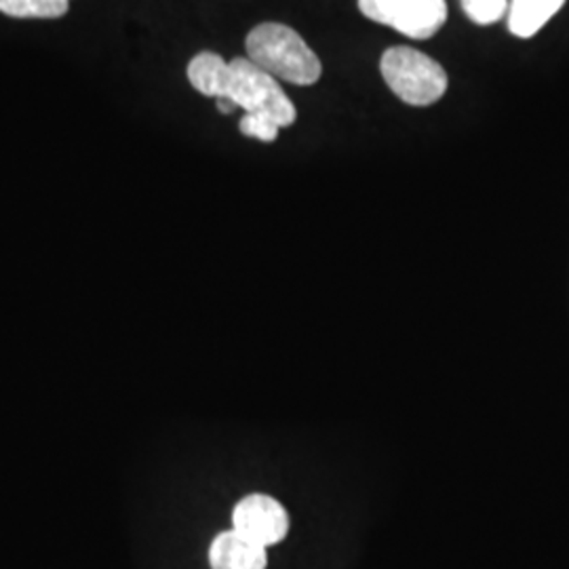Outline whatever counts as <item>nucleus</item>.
Segmentation results:
<instances>
[{
    "label": "nucleus",
    "instance_id": "nucleus-1",
    "mask_svg": "<svg viewBox=\"0 0 569 569\" xmlns=\"http://www.w3.org/2000/svg\"><path fill=\"white\" fill-rule=\"evenodd\" d=\"M247 58L268 74L293 84H315L323 66L305 39L289 26L266 21L256 26L244 41Z\"/></svg>",
    "mask_w": 569,
    "mask_h": 569
},
{
    "label": "nucleus",
    "instance_id": "nucleus-2",
    "mask_svg": "<svg viewBox=\"0 0 569 569\" xmlns=\"http://www.w3.org/2000/svg\"><path fill=\"white\" fill-rule=\"evenodd\" d=\"M220 98H228L237 108H243L244 114H264L279 127L293 124L298 117L283 87L249 58H234L226 63L216 93V100Z\"/></svg>",
    "mask_w": 569,
    "mask_h": 569
},
{
    "label": "nucleus",
    "instance_id": "nucleus-3",
    "mask_svg": "<svg viewBox=\"0 0 569 569\" xmlns=\"http://www.w3.org/2000/svg\"><path fill=\"white\" fill-rule=\"evenodd\" d=\"M388 89L409 106H430L448 91V72L439 61L411 47H392L380 61Z\"/></svg>",
    "mask_w": 569,
    "mask_h": 569
},
{
    "label": "nucleus",
    "instance_id": "nucleus-4",
    "mask_svg": "<svg viewBox=\"0 0 569 569\" xmlns=\"http://www.w3.org/2000/svg\"><path fill=\"white\" fill-rule=\"evenodd\" d=\"M367 20L390 26L409 39L435 37L448 20L446 0H359Z\"/></svg>",
    "mask_w": 569,
    "mask_h": 569
},
{
    "label": "nucleus",
    "instance_id": "nucleus-5",
    "mask_svg": "<svg viewBox=\"0 0 569 569\" xmlns=\"http://www.w3.org/2000/svg\"><path fill=\"white\" fill-rule=\"evenodd\" d=\"M232 529L247 540L270 549L289 536L291 517L283 505L268 493H247L232 509Z\"/></svg>",
    "mask_w": 569,
    "mask_h": 569
},
{
    "label": "nucleus",
    "instance_id": "nucleus-6",
    "mask_svg": "<svg viewBox=\"0 0 569 569\" xmlns=\"http://www.w3.org/2000/svg\"><path fill=\"white\" fill-rule=\"evenodd\" d=\"M207 559L211 569H266L268 549L228 529L211 540Z\"/></svg>",
    "mask_w": 569,
    "mask_h": 569
},
{
    "label": "nucleus",
    "instance_id": "nucleus-7",
    "mask_svg": "<svg viewBox=\"0 0 569 569\" xmlns=\"http://www.w3.org/2000/svg\"><path fill=\"white\" fill-rule=\"evenodd\" d=\"M563 4L566 0H512L509 11L510 32L519 39L533 37Z\"/></svg>",
    "mask_w": 569,
    "mask_h": 569
},
{
    "label": "nucleus",
    "instance_id": "nucleus-8",
    "mask_svg": "<svg viewBox=\"0 0 569 569\" xmlns=\"http://www.w3.org/2000/svg\"><path fill=\"white\" fill-rule=\"evenodd\" d=\"M70 9V0H0V13L18 20H58Z\"/></svg>",
    "mask_w": 569,
    "mask_h": 569
},
{
    "label": "nucleus",
    "instance_id": "nucleus-9",
    "mask_svg": "<svg viewBox=\"0 0 569 569\" xmlns=\"http://www.w3.org/2000/svg\"><path fill=\"white\" fill-rule=\"evenodd\" d=\"M462 9L475 23L488 26L493 21L502 20V16L509 9V2L507 0H462Z\"/></svg>",
    "mask_w": 569,
    "mask_h": 569
},
{
    "label": "nucleus",
    "instance_id": "nucleus-10",
    "mask_svg": "<svg viewBox=\"0 0 569 569\" xmlns=\"http://www.w3.org/2000/svg\"><path fill=\"white\" fill-rule=\"evenodd\" d=\"M241 133L247 138H253V140H260V142H274L279 138V124L268 119L264 114H244L241 122Z\"/></svg>",
    "mask_w": 569,
    "mask_h": 569
},
{
    "label": "nucleus",
    "instance_id": "nucleus-11",
    "mask_svg": "<svg viewBox=\"0 0 569 569\" xmlns=\"http://www.w3.org/2000/svg\"><path fill=\"white\" fill-rule=\"evenodd\" d=\"M216 106H218V110H220L222 114H230V112H234V110H237L234 102H230L228 98H220V100H216Z\"/></svg>",
    "mask_w": 569,
    "mask_h": 569
}]
</instances>
